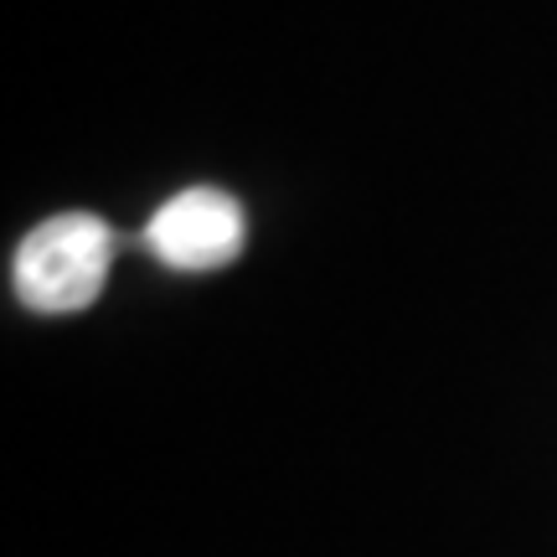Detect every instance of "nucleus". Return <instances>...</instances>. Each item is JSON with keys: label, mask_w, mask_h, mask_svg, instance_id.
Wrapping results in <instances>:
<instances>
[{"label": "nucleus", "mask_w": 557, "mask_h": 557, "mask_svg": "<svg viewBox=\"0 0 557 557\" xmlns=\"http://www.w3.org/2000/svg\"><path fill=\"white\" fill-rule=\"evenodd\" d=\"M248 222H243L238 197H227L218 186H186L160 207L150 227H145V248L156 253L165 269H222L243 253Z\"/></svg>", "instance_id": "2"}, {"label": "nucleus", "mask_w": 557, "mask_h": 557, "mask_svg": "<svg viewBox=\"0 0 557 557\" xmlns=\"http://www.w3.org/2000/svg\"><path fill=\"white\" fill-rule=\"evenodd\" d=\"M114 227L94 212H58L37 222L16 248V295L37 315H73L88 310L109 284L114 263Z\"/></svg>", "instance_id": "1"}]
</instances>
